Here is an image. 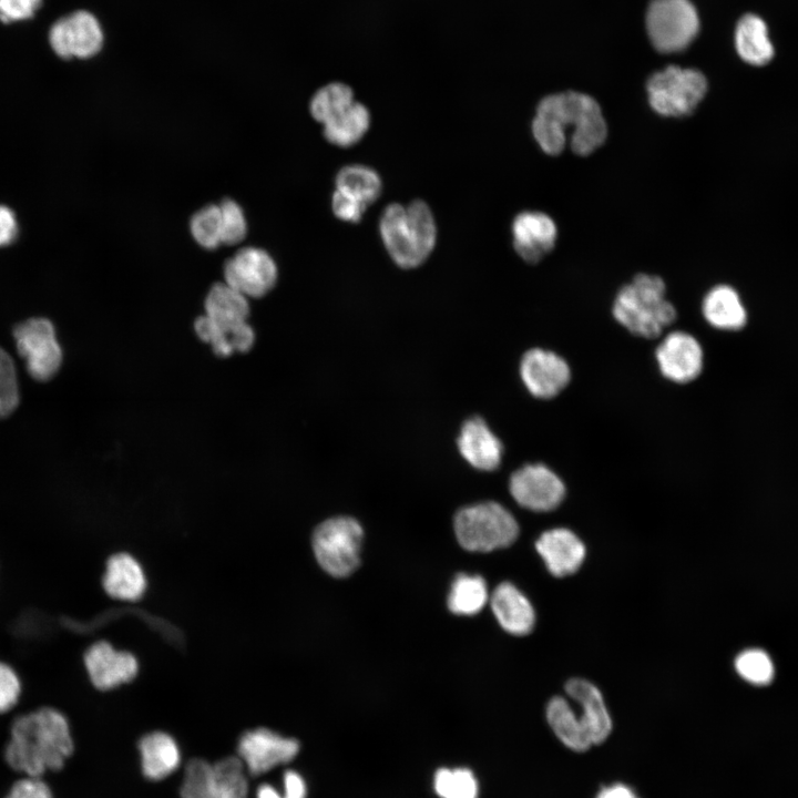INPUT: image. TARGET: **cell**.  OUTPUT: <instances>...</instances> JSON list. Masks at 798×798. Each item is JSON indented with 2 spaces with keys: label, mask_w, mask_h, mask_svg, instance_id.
<instances>
[{
  "label": "cell",
  "mask_w": 798,
  "mask_h": 798,
  "mask_svg": "<svg viewBox=\"0 0 798 798\" xmlns=\"http://www.w3.org/2000/svg\"><path fill=\"white\" fill-rule=\"evenodd\" d=\"M567 127L572 129L571 150L581 156L592 154L607 136L606 121L592 96L569 91L542 99L532 122L533 136L541 150L549 155L562 153Z\"/></svg>",
  "instance_id": "1"
},
{
  "label": "cell",
  "mask_w": 798,
  "mask_h": 798,
  "mask_svg": "<svg viewBox=\"0 0 798 798\" xmlns=\"http://www.w3.org/2000/svg\"><path fill=\"white\" fill-rule=\"evenodd\" d=\"M4 757L8 765L39 778L59 770L72 755L73 740L65 716L51 707L21 715L11 725Z\"/></svg>",
  "instance_id": "2"
},
{
  "label": "cell",
  "mask_w": 798,
  "mask_h": 798,
  "mask_svg": "<svg viewBox=\"0 0 798 798\" xmlns=\"http://www.w3.org/2000/svg\"><path fill=\"white\" fill-rule=\"evenodd\" d=\"M204 306L205 315L195 320L194 327L215 355L227 357L252 348L255 332L247 323L249 305L246 296L225 283H217L209 289Z\"/></svg>",
  "instance_id": "3"
},
{
  "label": "cell",
  "mask_w": 798,
  "mask_h": 798,
  "mask_svg": "<svg viewBox=\"0 0 798 798\" xmlns=\"http://www.w3.org/2000/svg\"><path fill=\"white\" fill-rule=\"evenodd\" d=\"M380 234L393 262L403 268L421 265L436 244V223L429 206L413 201L390 204L380 218Z\"/></svg>",
  "instance_id": "4"
},
{
  "label": "cell",
  "mask_w": 798,
  "mask_h": 798,
  "mask_svg": "<svg viewBox=\"0 0 798 798\" xmlns=\"http://www.w3.org/2000/svg\"><path fill=\"white\" fill-rule=\"evenodd\" d=\"M612 313L627 331L646 339L657 338L676 318L664 280L648 274L636 275L620 289Z\"/></svg>",
  "instance_id": "5"
},
{
  "label": "cell",
  "mask_w": 798,
  "mask_h": 798,
  "mask_svg": "<svg viewBox=\"0 0 798 798\" xmlns=\"http://www.w3.org/2000/svg\"><path fill=\"white\" fill-rule=\"evenodd\" d=\"M454 531L460 545L472 552H490L511 545L519 534L514 516L504 507L488 501L459 510Z\"/></svg>",
  "instance_id": "6"
},
{
  "label": "cell",
  "mask_w": 798,
  "mask_h": 798,
  "mask_svg": "<svg viewBox=\"0 0 798 798\" xmlns=\"http://www.w3.org/2000/svg\"><path fill=\"white\" fill-rule=\"evenodd\" d=\"M651 108L662 116L692 114L707 92L706 78L697 70L669 65L647 81Z\"/></svg>",
  "instance_id": "7"
},
{
  "label": "cell",
  "mask_w": 798,
  "mask_h": 798,
  "mask_svg": "<svg viewBox=\"0 0 798 798\" xmlns=\"http://www.w3.org/2000/svg\"><path fill=\"white\" fill-rule=\"evenodd\" d=\"M362 528L349 516L324 521L313 535V549L319 565L335 577L350 575L359 565Z\"/></svg>",
  "instance_id": "8"
},
{
  "label": "cell",
  "mask_w": 798,
  "mask_h": 798,
  "mask_svg": "<svg viewBox=\"0 0 798 798\" xmlns=\"http://www.w3.org/2000/svg\"><path fill=\"white\" fill-rule=\"evenodd\" d=\"M52 51L63 60H90L105 47L106 35L99 17L76 9L59 18L48 33Z\"/></svg>",
  "instance_id": "9"
},
{
  "label": "cell",
  "mask_w": 798,
  "mask_h": 798,
  "mask_svg": "<svg viewBox=\"0 0 798 798\" xmlns=\"http://www.w3.org/2000/svg\"><path fill=\"white\" fill-rule=\"evenodd\" d=\"M646 25L653 45L661 52L671 53L685 49L693 41L699 20L688 0H653Z\"/></svg>",
  "instance_id": "10"
},
{
  "label": "cell",
  "mask_w": 798,
  "mask_h": 798,
  "mask_svg": "<svg viewBox=\"0 0 798 798\" xmlns=\"http://www.w3.org/2000/svg\"><path fill=\"white\" fill-rule=\"evenodd\" d=\"M12 335L29 375L37 381L51 380L59 371L63 357L53 324L42 317L29 318L18 323Z\"/></svg>",
  "instance_id": "11"
},
{
  "label": "cell",
  "mask_w": 798,
  "mask_h": 798,
  "mask_svg": "<svg viewBox=\"0 0 798 798\" xmlns=\"http://www.w3.org/2000/svg\"><path fill=\"white\" fill-rule=\"evenodd\" d=\"M509 490L520 507L534 512L552 511L565 497L562 479L542 463H529L515 470L510 477Z\"/></svg>",
  "instance_id": "12"
},
{
  "label": "cell",
  "mask_w": 798,
  "mask_h": 798,
  "mask_svg": "<svg viewBox=\"0 0 798 798\" xmlns=\"http://www.w3.org/2000/svg\"><path fill=\"white\" fill-rule=\"evenodd\" d=\"M224 279L225 284L247 298H259L275 286L277 266L266 250L243 247L225 263Z\"/></svg>",
  "instance_id": "13"
},
{
  "label": "cell",
  "mask_w": 798,
  "mask_h": 798,
  "mask_svg": "<svg viewBox=\"0 0 798 798\" xmlns=\"http://www.w3.org/2000/svg\"><path fill=\"white\" fill-rule=\"evenodd\" d=\"M299 751V743L268 728L244 733L237 745V754L247 771L259 776L293 760Z\"/></svg>",
  "instance_id": "14"
},
{
  "label": "cell",
  "mask_w": 798,
  "mask_h": 798,
  "mask_svg": "<svg viewBox=\"0 0 798 798\" xmlns=\"http://www.w3.org/2000/svg\"><path fill=\"white\" fill-rule=\"evenodd\" d=\"M520 376L532 396L551 399L569 385L571 369L566 360L556 352L532 348L522 356Z\"/></svg>",
  "instance_id": "15"
},
{
  "label": "cell",
  "mask_w": 798,
  "mask_h": 798,
  "mask_svg": "<svg viewBox=\"0 0 798 798\" xmlns=\"http://www.w3.org/2000/svg\"><path fill=\"white\" fill-rule=\"evenodd\" d=\"M655 357L661 374L676 383L695 380L704 366V352L699 341L682 330L667 334L658 344Z\"/></svg>",
  "instance_id": "16"
},
{
  "label": "cell",
  "mask_w": 798,
  "mask_h": 798,
  "mask_svg": "<svg viewBox=\"0 0 798 798\" xmlns=\"http://www.w3.org/2000/svg\"><path fill=\"white\" fill-rule=\"evenodd\" d=\"M84 665L92 684L101 690L132 681L139 671L134 655L116 651L105 641L96 642L86 649Z\"/></svg>",
  "instance_id": "17"
},
{
  "label": "cell",
  "mask_w": 798,
  "mask_h": 798,
  "mask_svg": "<svg viewBox=\"0 0 798 798\" xmlns=\"http://www.w3.org/2000/svg\"><path fill=\"white\" fill-rule=\"evenodd\" d=\"M512 235L518 255L526 263L536 264L554 248L557 227L548 214L525 211L513 219Z\"/></svg>",
  "instance_id": "18"
},
{
  "label": "cell",
  "mask_w": 798,
  "mask_h": 798,
  "mask_svg": "<svg viewBox=\"0 0 798 798\" xmlns=\"http://www.w3.org/2000/svg\"><path fill=\"white\" fill-rule=\"evenodd\" d=\"M567 696L579 705V716L593 746L604 744L612 734L613 720L601 690L583 678L565 684Z\"/></svg>",
  "instance_id": "19"
},
{
  "label": "cell",
  "mask_w": 798,
  "mask_h": 798,
  "mask_svg": "<svg viewBox=\"0 0 798 798\" xmlns=\"http://www.w3.org/2000/svg\"><path fill=\"white\" fill-rule=\"evenodd\" d=\"M536 552L548 571L563 577L575 573L585 559V546L571 530L555 528L543 532L535 542Z\"/></svg>",
  "instance_id": "20"
},
{
  "label": "cell",
  "mask_w": 798,
  "mask_h": 798,
  "mask_svg": "<svg viewBox=\"0 0 798 798\" xmlns=\"http://www.w3.org/2000/svg\"><path fill=\"white\" fill-rule=\"evenodd\" d=\"M458 448L461 456L478 470H495L502 460V442L480 417L470 418L463 423Z\"/></svg>",
  "instance_id": "21"
},
{
  "label": "cell",
  "mask_w": 798,
  "mask_h": 798,
  "mask_svg": "<svg viewBox=\"0 0 798 798\" xmlns=\"http://www.w3.org/2000/svg\"><path fill=\"white\" fill-rule=\"evenodd\" d=\"M490 604L501 627L516 636L531 633L535 623V613L528 597L512 583L499 584Z\"/></svg>",
  "instance_id": "22"
},
{
  "label": "cell",
  "mask_w": 798,
  "mask_h": 798,
  "mask_svg": "<svg viewBox=\"0 0 798 798\" xmlns=\"http://www.w3.org/2000/svg\"><path fill=\"white\" fill-rule=\"evenodd\" d=\"M141 768L150 780H162L180 766L181 751L175 739L164 732L144 735L139 741Z\"/></svg>",
  "instance_id": "23"
},
{
  "label": "cell",
  "mask_w": 798,
  "mask_h": 798,
  "mask_svg": "<svg viewBox=\"0 0 798 798\" xmlns=\"http://www.w3.org/2000/svg\"><path fill=\"white\" fill-rule=\"evenodd\" d=\"M102 584L111 597L135 601L143 595L146 579L142 566L132 555L117 553L108 560Z\"/></svg>",
  "instance_id": "24"
},
{
  "label": "cell",
  "mask_w": 798,
  "mask_h": 798,
  "mask_svg": "<svg viewBox=\"0 0 798 798\" xmlns=\"http://www.w3.org/2000/svg\"><path fill=\"white\" fill-rule=\"evenodd\" d=\"M545 718L554 736L569 750L583 754L593 747L577 710L565 697L555 696L548 702Z\"/></svg>",
  "instance_id": "25"
},
{
  "label": "cell",
  "mask_w": 798,
  "mask_h": 798,
  "mask_svg": "<svg viewBox=\"0 0 798 798\" xmlns=\"http://www.w3.org/2000/svg\"><path fill=\"white\" fill-rule=\"evenodd\" d=\"M706 321L720 330L736 331L745 327L747 311L738 293L728 285H717L703 299Z\"/></svg>",
  "instance_id": "26"
},
{
  "label": "cell",
  "mask_w": 798,
  "mask_h": 798,
  "mask_svg": "<svg viewBox=\"0 0 798 798\" xmlns=\"http://www.w3.org/2000/svg\"><path fill=\"white\" fill-rule=\"evenodd\" d=\"M735 43L740 58L754 65L766 64L774 55L767 27L759 17L754 14H747L739 20Z\"/></svg>",
  "instance_id": "27"
},
{
  "label": "cell",
  "mask_w": 798,
  "mask_h": 798,
  "mask_svg": "<svg viewBox=\"0 0 798 798\" xmlns=\"http://www.w3.org/2000/svg\"><path fill=\"white\" fill-rule=\"evenodd\" d=\"M370 124L368 109L354 102L346 111L324 124V135L338 146H350L362 139Z\"/></svg>",
  "instance_id": "28"
},
{
  "label": "cell",
  "mask_w": 798,
  "mask_h": 798,
  "mask_svg": "<svg viewBox=\"0 0 798 798\" xmlns=\"http://www.w3.org/2000/svg\"><path fill=\"white\" fill-rule=\"evenodd\" d=\"M488 601L489 593L484 579L480 575L460 573L451 585L448 607L458 615H474Z\"/></svg>",
  "instance_id": "29"
},
{
  "label": "cell",
  "mask_w": 798,
  "mask_h": 798,
  "mask_svg": "<svg viewBox=\"0 0 798 798\" xmlns=\"http://www.w3.org/2000/svg\"><path fill=\"white\" fill-rule=\"evenodd\" d=\"M336 188V191L368 205L380 195L381 181L372 168L364 165H349L338 172Z\"/></svg>",
  "instance_id": "30"
},
{
  "label": "cell",
  "mask_w": 798,
  "mask_h": 798,
  "mask_svg": "<svg viewBox=\"0 0 798 798\" xmlns=\"http://www.w3.org/2000/svg\"><path fill=\"white\" fill-rule=\"evenodd\" d=\"M355 102L354 91L341 82H331L318 89L309 104L313 117L325 124L346 111Z\"/></svg>",
  "instance_id": "31"
},
{
  "label": "cell",
  "mask_w": 798,
  "mask_h": 798,
  "mask_svg": "<svg viewBox=\"0 0 798 798\" xmlns=\"http://www.w3.org/2000/svg\"><path fill=\"white\" fill-rule=\"evenodd\" d=\"M216 798H247V769L239 757H225L213 764Z\"/></svg>",
  "instance_id": "32"
},
{
  "label": "cell",
  "mask_w": 798,
  "mask_h": 798,
  "mask_svg": "<svg viewBox=\"0 0 798 798\" xmlns=\"http://www.w3.org/2000/svg\"><path fill=\"white\" fill-rule=\"evenodd\" d=\"M434 790L441 798H478L479 785L466 768H441L434 775Z\"/></svg>",
  "instance_id": "33"
},
{
  "label": "cell",
  "mask_w": 798,
  "mask_h": 798,
  "mask_svg": "<svg viewBox=\"0 0 798 798\" xmlns=\"http://www.w3.org/2000/svg\"><path fill=\"white\" fill-rule=\"evenodd\" d=\"M180 795L182 798H216L213 764L201 758L191 759L184 770Z\"/></svg>",
  "instance_id": "34"
},
{
  "label": "cell",
  "mask_w": 798,
  "mask_h": 798,
  "mask_svg": "<svg viewBox=\"0 0 798 798\" xmlns=\"http://www.w3.org/2000/svg\"><path fill=\"white\" fill-rule=\"evenodd\" d=\"M190 229L201 247L217 248L222 244L219 206L209 204L198 209L191 218Z\"/></svg>",
  "instance_id": "35"
},
{
  "label": "cell",
  "mask_w": 798,
  "mask_h": 798,
  "mask_svg": "<svg viewBox=\"0 0 798 798\" xmlns=\"http://www.w3.org/2000/svg\"><path fill=\"white\" fill-rule=\"evenodd\" d=\"M735 668L744 679L755 685L769 684L774 677L770 657L758 648L741 652L735 661Z\"/></svg>",
  "instance_id": "36"
},
{
  "label": "cell",
  "mask_w": 798,
  "mask_h": 798,
  "mask_svg": "<svg viewBox=\"0 0 798 798\" xmlns=\"http://www.w3.org/2000/svg\"><path fill=\"white\" fill-rule=\"evenodd\" d=\"M19 405L18 378L12 358L0 347V420Z\"/></svg>",
  "instance_id": "37"
},
{
  "label": "cell",
  "mask_w": 798,
  "mask_h": 798,
  "mask_svg": "<svg viewBox=\"0 0 798 798\" xmlns=\"http://www.w3.org/2000/svg\"><path fill=\"white\" fill-rule=\"evenodd\" d=\"M219 206L222 244L236 245L247 234V222L242 207L233 200H224Z\"/></svg>",
  "instance_id": "38"
},
{
  "label": "cell",
  "mask_w": 798,
  "mask_h": 798,
  "mask_svg": "<svg viewBox=\"0 0 798 798\" xmlns=\"http://www.w3.org/2000/svg\"><path fill=\"white\" fill-rule=\"evenodd\" d=\"M284 792L280 794L269 784H263L256 791V798H306V784L295 770L284 775Z\"/></svg>",
  "instance_id": "39"
},
{
  "label": "cell",
  "mask_w": 798,
  "mask_h": 798,
  "mask_svg": "<svg viewBox=\"0 0 798 798\" xmlns=\"http://www.w3.org/2000/svg\"><path fill=\"white\" fill-rule=\"evenodd\" d=\"M21 682L17 672L0 662V714L10 710L19 700Z\"/></svg>",
  "instance_id": "40"
},
{
  "label": "cell",
  "mask_w": 798,
  "mask_h": 798,
  "mask_svg": "<svg viewBox=\"0 0 798 798\" xmlns=\"http://www.w3.org/2000/svg\"><path fill=\"white\" fill-rule=\"evenodd\" d=\"M43 0H0V21L9 24L32 19Z\"/></svg>",
  "instance_id": "41"
},
{
  "label": "cell",
  "mask_w": 798,
  "mask_h": 798,
  "mask_svg": "<svg viewBox=\"0 0 798 798\" xmlns=\"http://www.w3.org/2000/svg\"><path fill=\"white\" fill-rule=\"evenodd\" d=\"M367 205L338 191L332 196L334 214L345 222H359Z\"/></svg>",
  "instance_id": "42"
},
{
  "label": "cell",
  "mask_w": 798,
  "mask_h": 798,
  "mask_svg": "<svg viewBox=\"0 0 798 798\" xmlns=\"http://www.w3.org/2000/svg\"><path fill=\"white\" fill-rule=\"evenodd\" d=\"M6 798H53L50 788L37 777L17 781Z\"/></svg>",
  "instance_id": "43"
},
{
  "label": "cell",
  "mask_w": 798,
  "mask_h": 798,
  "mask_svg": "<svg viewBox=\"0 0 798 798\" xmlns=\"http://www.w3.org/2000/svg\"><path fill=\"white\" fill-rule=\"evenodd\" d=\"M593 798H643L638 791L627 782L612 781L602 785Z\"/></svg>",
  "instance_id": "44"
},
{
  "label": "cell",
  "mask_w": 798,
  "mask_h": 798,
  "mask_svg": "<svg viewBox=\"0 0 798 798\" xmlns=\"http://www.w3.org/2000/svg\"><path fill=\"white\" fill-rule=\"evenodd\" d=\"M18 235V222L14 213L0 205V247L12 243Z\"/></svg>",
  "instance_id": "45"
}]
</instances>
